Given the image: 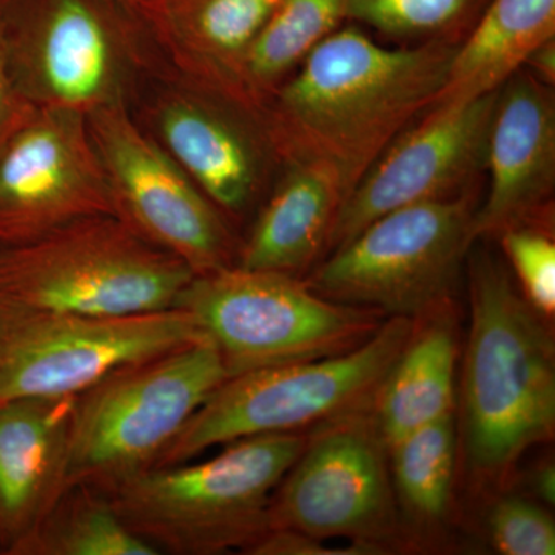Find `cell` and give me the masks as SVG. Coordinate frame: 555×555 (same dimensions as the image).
I'll return each mask as SVG.
<instances>
[{"label":"cell","mask_w":555,"mask_h":555,"mask_svg":"<svg viewBox=\"0 0 555 555\" xmlns=\"http://www.w3.org/2000/svg\"><path fill=\"white\" fill-rule=\"evenodd\" d=\"M459 46L389 47L338 28L262 107L281 163L332 167L346 198L375 160L436 104Z\"/></svg>","instance_id":"cell-1"},{"label":"cell","mask_w":555,"mask_h":555,"mask_svg":"<svg viewBox=\"0 0 555 555\" xmlns=\"http://www.w3.org/2000/svg\"><path fill=\"white\" fill-rule=\"evenodd\" d=\"M466 269L470 324L459 443L474 483L495 488L526 451L553 440L555 343L505 259L470 248Z\"/></svg>","instance_id":"cell-2"},{"label":"cell","mask_w":555,"mask_h":555,"mask_svg":"<svg viewBox=\"0 0 555 555\" xmlns=\"http://www.w3.org/2000/svg\"><path fill=\"white\" fill-rule=\"evenodd\" d=\"M306 438H243L206 462L149 467L104 492L131 531L159 554L247 553L269 531L273 494Z\"/></svg>","instance_id":"cell-3"},{"label":"cell","mask_w":555,"mask_h":555,"mask_svg":"<svg viewBox=\"0 0 555 555\" xmlns=\"http://www.w3.org/2000/svg\"><path fill=\"white\" fill-rule=\"evenodd\" d=\"M0 36L36 108H130L166 67L144 17L119 0H0Z\"/></svg>","instance_id":"cell-4"},{"label":"cell","mask_w":555,"mask_h":555,"mask_svg":"<svg viewBox=\"0 0 555 555\" xmlns=\"http://www.w3.org/2000/svg\"><path fill=\"white\" fill-rule=\"evenodd\" d=\"M177 309L217 347L229 377L349 352L386 320L321 297L305 278L238 266L193 276Z\"/></svg>","instance_id":"cell-5"},{"label":"cell","mask_w":555,"mask_h":555,"mask_svg":"<svg viewBox=\"0 0 555 555\" xmlns=\"http://www.w3.org/2000/svg\"><path fill=\"white\" fill-rule=\"evenodd\" d=\"M195 273L115 215L0 248V299L31 308L126 317L177 308Z\"/></svg>","instance_id":"cell-6"},{"label":"cell","mask_w":555,"mask_h":555,"mask_svg":"<svg viewBox=\"0 0 555 555\" xmlns=\"http://www.w3.org/2000/svg\"><path fill=\"white\" fill-rule=\"evenodd\" d=\"M412 327V318H386L367 341L349 352L224 379L155 466L192 462L208 449L243 438L301 433L371 403Z\"/></svg>","instance_id":"cell-7"},{"label":"cell","mask_w":555,"mask_h":555,"mask_svg":"<svg viewBox=\"0 0 555 555\" xmlns=\"http://www.w3.org/2000/svg\"><path fill=\"white\" fill-rule=\"evenodd\" d=\"M217 347L201 337L116 369L76 398L68 486L107 491L158 463L185 423L224 379Z\"/></svg>","instance_id":"cell-8"},{"label":"cell","mask_w":555,"mask_h":555,"mask_svg":"<svg viewBox=\"0 0 555 555\" xmlns=\"http://www.w3.org/2000/svg\"><path fill=\"white\" fill-rule=\"evenodd\" d=\"M478 184L449 198L383 215L313 266L306 284L341 305L386 318L426 315L451 305L474 240Z\"/></svg>","instance_id":"cell-9"},{"label":"cell","mask_w":555,"mask_h":555,"mask_svg":"<svg viewBox=\"0 0 555 555\" xmlns=\"http://www.w3.org/2000/svg\"><path fill=\"white\" fill-rule=\"evenodd\" d=\"M130 112L233 225L257 211L281 167L259 109L166 65Z\"/></svg>","instance_id":"cell-10"},{"label":"cell","mask_w":555,"mask_h":555,"mask_svg":"<svg viewBox=\"0 0 555 555\" xmlns=\"http://www.w3.org/2000/svg\"><path fill=\"white\" fill-rule=\"evenodd\" d=\"M203 337L181 309L98 317L0 299V403L79 396L116 369Z\"/></svg>","instance_id":"cell-11"},{"label":"cell","mask_w":555,"mask_h":555,"mask_svg":"<svg viewBox=\"0 0 555 555\" xmlns=\"http://www.w3.org/2000/svg\"><path fill=\"white\" fill-rule=\"evenodd\" d=\"M400 525L389 448L372 401L313 427L270 505V528L345 539L382 554Z\"/></svg>","instance_id":"cell-12"},{"label":"cell","mask_w":555,"mask_h":555,"mask_svg":"<svg viewBox=\"0 0 555 555\" xmlns=\"http://www.w3.org/2000/svg\"><path fill=\"white\" fill-rule=\"evenodd\" d=\"M113 215L195 275L236 264L235 225L139 126L129 107L91 113Z\"/></svg>","instance_id":"cell-13"},{"label":"cell","mask_w":555,"mask_h":555,"mask_svg":"<svg viewBox=\"0 0 555 555\" xmlns=\"http://www.w3.org/2000/svg\"><path fill=\"white\" fill-rule=\"evenodd\" d=\"M496 94L499 90L473 100L437 102L404 130L339 207L326 255L389 211L477 185Z\"/></svg>","instance_id":"cell-14"},{"label":"cell","mask_w":555,"mask_h":555,"mask_svg":"<svg viewBox=\"0 0 555 555\" xmlns=\"http://www.w3.org/2000/svg\"><path fill=\"white\" fill-rule=\"evenodd\" d=\"M98 215H113V207L89 118L35 108L0 153V248Z\"/></svg>","instance_id":"cell-15"},{"label":"cell","mask_w":555,"mask_h":555,"mask_svg":"<svg viewBox=\"0 0 555 555\" xmlns=\"http://www.w3.org/2000/svg\"><path fill=\"white\" fill-rule=\"evenodd\" d=\"M488 195L478 203L474 240L553 217L555 190V91L525 67L496 94L486 149Z\"/></svg>","instance_id":"cell-16"},{"label":"cell","mask_w":555,"mask_h":555,"mask_svg":"<svg viewBox=\"0 0 555 555\" xmlns=\"http://www.w3.org/2000/svg\"><path fill=\"white\" fill-rule=\"evenodd\" d=\"M78 396L0 403V547L14 555L68 486L69 441Z\"/></svg>","instance_id":"cell-17"},{"label":"cell","mask_w":555,"mask_h":555,"mask_svg":"<svg viewBox=\"0 0 555 555\" xmlns=\"http://www.w3.org/2000/svg\"><path fill=\"white\" fill-rule=\"evenodd\" d=\"M276 5L278 0H155L139 14L167 67L257 108L244 76Z\"/></svg>","instance_id":"cell-18"},{"label":"cell","mask_w":555,"mask_h":555,"mask_svg":"<svg viewBox=\"0 0 555 555\" xmlns=\"http://www.w3.org/2000/svg\"><path fill=\"white\" fill-rule=\"evenodd\" d=\"M346 189L332 167L310 160L281 163L272 188L240 241L238 268L302 278L321 255Z\"/></svg>","instance_id":"cell-19"},{"label":"cell","mask_w":555,"mask_h":555,"mask_svg":"<svg viewBox=\"0 0 555 555\" xmlns=\"http://www.w3.org/2000/svg\"><path fill=\"white\" fill-rule=\"evenodd\" d=\"M456 361L454 302L415 318L408 341L372 398L387 448L454 412Z\"/></svg>","instance_id":"cell-20"},{"label":"cell","mask_w":555,"mask_h":555,"mask_svg":"<svg viewBox=\"0 0 555 555\" xmlns=\"http://www.w3.org/2000/svg\"><path fill=\"white\" fill-rule=\"evenodd\" d=\"M554 38L555 0H489L456 47L437 102L473 100L499 90L537 47Z\"/></svg>","instance_id":"cell-21"},{"label":"cell","mask_w":555,"mask_h":555,"mask_svg":"<svg viewBox=\"0 0 555 555\" xmlns=\"http://www.w3.org/2000/svg\"><path fill=\"white\" fill-rule=\"evenodd\" d=\"M459 447L455 412H451L389 448L398 514L403 513L412 526L434 528L447 518Z\"/></svg>","instance_id":"cell-22"},{"label":"cell","mask_w":555,"mask_h":555,"mask_svg":"<svg viewBox=\"0 0 555 555\" xmlns=\"http://www.w3.org/2000/svg\"><path fill=\"white\" fill-rule=\"evenodd\" d=\"M350 0H278L248 56L244 86L262 112L273 91L349 17Z\"/></svg>","instance_id":"cell-23"},{"label":"cell","mask_w":555,"mask_h":555,"mask_svg":"<svg viewBox=\"0 0 555 555\" xmlns=\"http://www.w3.org/2000/svg\"><path fill=\"white\" fill-rule=\"evenodd\" d=\"M120 518L112 500L89 485L69 486L14 555H158Z\"/></svg>","instance_id":"cell-24"},{"label":"cell","mask_w":555,"mask_h":555,"mask_svg":"<svg viewBox=\"0 0 555 555\" xmlns=\"http://www.w3.org/2000/svg\"><path fill=\"white\" fill-rule=\"evenodd\" d=\"M478 0H350L349 17L403 46H460L478 20Z\"/></svg>","instance_id":"cell-25"},{"label":"cell","mask_w":555,"mask_h":555,"mask_svg":"<svg viewBox=\"0 0 555 555\" xmlns=\"http://www.w3.org/2000/svg\"><path fill=\"white\" fill-rule=\"evenodd\" d=\"M495 240L518 291L550 321L555 315V243L550 219L513 225Z\"/></svg>","instance_id":"cell-26"},{"label":"cell","mask_w":555,"mask_h":555,"mask_svg":"<svg viewBox=\"0 0 555 555\" xmlns=\"http://www.w3.org/2000/svg\"><path fill=\"white\" fill-rule=\"evenodd\" d=\"M486 529L499 554H555L554 518L539 502L520 495L500 496L489 511Z\"/></svg>","instance_id":"cell-27"},{"label":"cell","mask_w":555,"mask_h":555,"mask_svg":"<svg viewBox=\"0 0 555 555\" xmlns=\"http://www.w3.org/2000/svg\"><path fill=\"white\" fill-rule=\"evenodd\" d=\"M251 555H375L374 547L349 543L347 546L324 545V540L286 528H270L248 547Z\"/></svg>","instance_id":"cell-28"},{"label":"cell","mask_w":555,"mask_h":555,"mask_svg":"<svg viewBox=\"0 0 555 555\" xmlns=\"http://www.w3.org/2000/svg\"><path fill=\"white\" fill-rule=\"evenodd\" d=\"M35 108L30 102L25 100L14 80L5 46L0 36V153L7 147L11 138L27 122Z\"/></svg>","instance_id":"cell-29"},{"label":"cell","mask_w":555,"mask_h":555,"mask_svg":"<svg viewBox=\"0 0 555 555\" xmlns=\"http://www.w3.org/2000/svg\"><path fill=\"white\" fill-rule=\"evenodd\" d=\"M524 67L531 73L534 78L546 86H555V38L546 40L542 46L537 47Z\"/></svg>","instance_id":"cell-30"},{"label":"cell","mask_w":555,"mask_h":555,"mask_svg":"<svg viewBox=\"0 0 555 555\" xmlns=\"http://www.w3.org/2000/svg\"><path fill=\"white\" fill-rule=\"evenodd\" d=\"M529 489L534 494L540 505L554 507L555 505V465L554 462H545L532 469L529 476Z\"/></svg>","instance_id":"cell-31"},{"label":"cell","mask_w":555,"mask_h":555,"mask_svg":"<svg viewBox=\"0 0 555 555\" xmlns=\"http://www.w3.org/2000/svg\"><path fill=\"white\" fill-rule=\"evenodd\" d=\"M119 2L126 3L130 9L137 10L138 13H141V10H144L145 7L155 2V0H119Z\"/></svg>","instance_id":"cell-32"},{"label":"cell","mask_w":555,"mask_h":555,"mask_svg":"<svg viewBox=\"0 0 555 555\" xmlns=\"http://www.w3.org/2000/svg\"><path fill=\"white\" fill-rule=\"evenodd\" d=\"M0 554H2V547H0Z\"/></svg>","instance_id":"cell-33"}]
</instances>
